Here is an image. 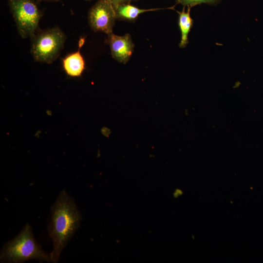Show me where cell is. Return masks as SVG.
<instances>
[{
  "instance_id": "6da1fadb",
  "label": "cell",
  "mask_w": 263,
  "mask_h": 263,
  "mask_svg": "<svg viewBox=\"0 0 263 263\" xmlns=\"http://www.w3.org/2000/svg\"><path fill=\"white\" fill-rule=\"evenodd\" d=\"M48 231L53 249L50 254L51 262H58L63 249L79 227L81 215L74 199L65 189L61 191L51 207Z\"/></svg>"
},
{
  "instance_id": "7a4b0ae2",
  "label": "cell",
  "mask_w": 263,
  "mask_h": 263,
  "mask_svg": "<svg viewBox=\"0 0 263 263\" xmlns=\"http://www.w3.org/2000/svg\"><path fill=\"white\" fill-rule=\"evenodd\" d=\"M30 260L51 262L48 255L36 242L29 224H26L13 239L3 246L0 254L2 263H21Z\"/></svg>"
},
{
  "instance_id": "3957f363",
  "label": "cell",
  "mask_w": 263,
  "mask_h": 263,
  "mask_svg": "<svg viewBox=\"0 0 263 263\" xmlns=\"http://www.w3.org/2000/svg\"><path fill=\"white\" fill-rule=\"evenodd\" d=\"M32 38L31 53L34 59L48 64L57 58L66 39L64 33L57 27L42 31Z\"/></svg>"
},
{
  "instance_id": "277c9868",
  "label": "cell",
  "mask_w": 263,
  "mask_h": 263,
  "mask_svg": "<svg viewBox=\"0 0 263 263\" xmlns=\"http://www.w3.org/2000/svg\"><path fill=\"white\" fill-rule=\"evenodd\" d=\"M9 4L20 36L33 37L40 18L36 4L32 0H9Z\"/></svg>"
},
{
  "instance_id": "5b68a950",
  "label": "cell",
  "mask_w": 263,
  "mask_h": 263,
  "mask_svg": "<svg viewBox=\"0 0 263 263\" xmlns=\"http://www.w3.org/2000/svg\"><path fill=\"white\" fill-rule=\"evenodd\" d=\"M116 19L114 7L111 0H99L91 8L88 14V22L94 32L108 35L113 33Z\"/></svg>"
},
{
  "instance_id": "8992f818",
  "label": "cell",
  "mask_w": 263,
  "mask_h": 263,
  "mask_svg": "<svg viewBox=\"0 0 263 263\" xmlns=\"http://www.w3.org/2000/svg\"><path fill=\"white\" fill-rule=\"evenodd\" d=\"M108 35L106 42L109 44L112 57L118 62L126 64L132 56L134 44L129 33L118 36L111 33Z\"/></svg>"
},
{
  "instance_id": "52a82bcc",
  "label": "cell",
  "mask_w": 263,
  "mask_h": 263,
  "mask_svg": "<svg viewBox=\"0 0 263 263\" xmlns=\"http://www.w3.org/2000/svg\"><path fill=\"white\" fill-rule=\"evenodd\" d=\"M84 42L85 38H81L78 41L77 51L68 55L63 59L64 70L70 76H79L85 69V61L80 52Z\"/></svg>"
},
{
  "instance_id": "ba28073f",
  "label": "cell",
  "mask_w": 263,
  "mask_h": 263,
  "mask_svg": "<svg viewBox=\"0 0 263 263\" xmlns=\"http://www.w3.org/2000/svg\"><path fill=\"white\" fill-rule=\"evenodd\" d=\"M116 19L127 21H134L138 16L147 12L159 10L166 8L141 9L130 3L119 4L115 7Z\"/></svg>"
},
{
  "instance_id": "9c48e42d",
  "label": "cell",
  "mask_w": 263,
  "mask_h": 263,
  "mask_svg": "<svg viewBox=\"0 0 263 263\" xmlns=\"http://www.w3.org/2000/svg\"><path fill=\"white\" fill-rule=\"evenodd\" d=\"M190 7L188 6L185 11L184 6L182 11H177L179 15L178 25L181 32V40L179 44L180 48H184L188 43V36L193 26V20L190 16Z\"/></svg>"
},
{
  "instance_id": "30bf717a",
  "label": "cell",
  "mask_w": 263,
  "mask_h": 263,
  "mask_svg": "<svg viewBox=\"0 0 263 263\" xmlns=\"http://www.w3.org/2000/svg\"><path fill=\"white\" fill-rule=\"evenodd\" d=\"M177 4H180L184 6L192 7L202 3H207L214 5L218 3L220 0H175Z\"/></svg>"
},
{
  "instance_id": "8fae6325",
  "label": "cell",
  "mask_w": 263,
  "mask_h": 263,
  "mask_svg": "<svg viewBox=\"0 0 263 263\" xmlns=\"http://www.w3.org/2000/svg\"><path fill=\"white\" fill-rule=\"evenodd\" d=\"M132 0H111L114 7L119 4L130 3Z\"/></svg>"
},
{
  "instance_id": "7c38bea8",
  "label": "cell",
  "mask_w": 263,
  "mask_h": 263,
  "mask_svg": "<svg viewBox=\"0 0 263 263\" xmlns=\"http://www.w3.org/2000/svg\"><path fill=\"white\" fill-rule=\"evenodd\" d=\"M43 0L54 1H58V0Z\"/></svg>"
},
{
  "instance_id": "4fadbf2b",
  "label": "cell",
  "mask_w": 263,
  "mask_h": 263,
  "mask_svg": "<svg viewBox=\"0 0 263 263\" xmlns=\"http://www.w3.org/2000/svg\"><path fill=\"white\" fill-rule=\"evenodd\" d=\"M85 0L90 1V0Z\"/></svg>"
}]
</instances>
